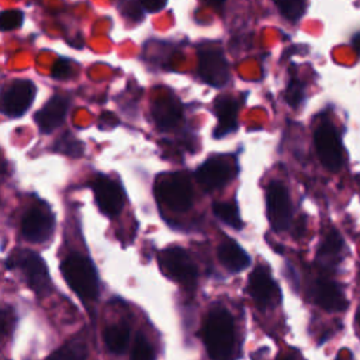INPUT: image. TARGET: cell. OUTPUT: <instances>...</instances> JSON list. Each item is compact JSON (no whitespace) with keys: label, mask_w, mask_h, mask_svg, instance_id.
Listing matches in <instances>:
<instances>
[{"label":"cell","mask_w":360,"mask_h":360,"mask_svg":"<svg viewBox=\"0 0 360 360\" xmlns=\"http://www.w3.org/2000/svg\"><path fill=\"white\" fill-rule=\"evenodd\" d=\"M217 255L221 264L232 273H239L250 264V257L233 239H224L217 249Z\"/></svg>","instance_id":"17"},{"label":"cell","mask_w":360,"mask_h":360,"mask_svg":"<svg viewBox=\"0 0 360 360\" xmlns=\"http://www.w3.org/2000/svg\"><path fill=\"white\" fill-rule=\"evenodd\" d=\"M72 68H70V62L65 60V59H59L52 69V76L56 79H66L70 76Z\"/></svg>","instance_id":"29"},{"label":"cell","mask_w":360,"mask_h":360,"mask_svg":"<svg viewBox=\"0 0 360 360\" xmlns=\"http://www.w3.org/2000/svg\"><path fill=\"white\" fill-rule=\"evenodd\" d=\"M120 1H124V3H125V1H128V0H120Z\"/></svg>","instance_id":"36"},{"label":"cell","mask_w":360,"mask_h":360,"mask_svg":"<svg viewBox=\"0 0 360 360\" xmlns=\"http://www.w3.org/2000/svg\"><path fill=\"white\" fill-rule=\"evenodd\" d=\"M159 263L165 273L181 285L191 287L198 278V269L190 253L183 248L170 246L163 249L159 253Z\"/></svg>","instance_id":"5"},{"label":"cell","mask_w":360,"mask_h":360,"mask_svg":"<svg viewBox=\"0 0 360 360\" xmlns=\"http://www.w3.org/2000/svg\"><path fill=\"white\" fill-rule=\"evenodd\" d=\"M236 173L238 166L235 159L229 156H212L195 170V180L204 190L212 191L224 187Z\"/></svg>","instance_id":"6"},{"label":"cell","mask_w":360,"mask_h":360,"mask_svg":"<svg viewBox=\"0 0 360 360\" xmlns=\"http://www.w3.org/2000/svg\"><path fill=\"white\" fill-rule=\"evenodd\" d=\"M129 335H131V329L128 325L125 323L111 325L104 330V342L112 353L120 354L127 349L129 342Z\"/></svg>","instance_id":"20"},{"label":"cell","mask_w":360,"mask_h":360,"mask_svg":"<svg viewBox=\"0 0 360 360\" xmlns=\"http://www.w3.org/2000/svg\"><path fill=\"white\" fill-rule=\"evenodd\" d=\"M248 292L260 308H269L280 302L281 291L266 266H257L248 280Z\"/></svg>","instance_id":"11"},{"label":"cell","mask_w":360,"mask_h":360,"mask_svg":"<svg viewBox=\"0 0 360 360\" xmlns=\"http://www.w3.org/2000/svg\"><path fill=\"white\" fill-rule=\"evenodd\" d=\"M352 44H353V46H354L356 52L360 55V32H357V34L353 37Z\"/></svg>","instance_id":"32"},{"label":"cell","mask_w":360,"mask_h":360,"mask_svg":"<svg viewBox=\"0 0 360 360\" xmlns=\"http://www.w3.org/2000/svg\"><path fill=\"white\" fill-rule=\"evenodd\" d=\"M13 263L20 266V269L24 271L30 287L37 295L44 297L51 292L52 283L49 271L46 263L39 255L31 250H20L17 252Z\"/></svg>","instance_id":"9"},{"label":"cell","mask_w":360,"mask_h":360,"mask_svg":"<svg viewBox=\"0 0 360 360\" xmlns=\"http://www.w3.org/2000/svg\"><path fill=\"white\" fill-rule=\"evenodd\" d=\"M139 4L146 11H159L166 6V0H139Z\"/></svg>","instance_id":"30"},{"label":"cell","mask_w":360,"mask_h":360,"mask_svg":"<svg viewBox=\"0 0 360 360\" xmlns=\"http://www.w3.org/2000/svg\"><path fill=\"white\" fill-rule=\"evenodd\" d=\"M340 360H352V357H350V356H347V357H345V359H343V356H340Z\"/></svg>","instance_id":"35"},{"label":"cell","mask_w":360,"mask_h":360,"mask_svg":"<svg viewBox=\"0 0 360 360\" xmlns=\"http://www.w3.org/2000/svg\"><path fill=\"white\" fill-rule=\"evenodd\" d=\"M311 300L326 311H345L349 305L342 288L326 277H316L309 285Z\"/></svg>","instance_id":"13"},{"label":"cell","mask_w":360,"mask_h":360,"mask_svg":"<svg viewBox=\"0 0 360 360\" xmlns=\"http://www.w3.org/2000/svg\"><path fill=\"white\" fill-rule=\"evenodd\" d=\"M212 211L215 217L233 229H240L243 222L239 215V210L235 202L231 201H217L212 204Z\"/></svg>","instance_id":"21"},{"label":"cell","mask_w":360,"mask_h":360,"mask_svg":"<svg viewBox=\"0 0 360 360\" xmlns=\"http://www.w3.org/2000/svg\"><path fill=\"white\" fill-rule=\"evenodd\" d=\"M131 360H155V350L142 333L135 338Z\"/></svg>","instance_id":"25"},{"label":"cell","mask_w":360,"mask_h":360,"mask_svg":"<svg viewBox=\"0 0 360 360\" xmlns=\"http://www.w3.org/2000/svg\"><path fill=\"white\" fill-rule=\"evenodd\" d=\"M155 194L158 201L172 211L183 212L193 204V187L184 173L162 176L156 181Z\"/></svg>","instance_id":"3"},{"label":"cell","mask_w":360,"mask_h":360,"mask_svg":"<svg viewBox=\"0 0 360 360\" xmlns=\"http://www.w3.org/2000/svg\"><path fill=\"white\" fill-rule=\"evenodd\" d=\"M198 75L214 87H222L229 79L228 63L222 52L205 49L198 53Z\"/></svg>","instance_id":"14"},{"label":"cell","mask_w":360,"mask_h":360,"mask_svg":"<svg viewBox=\"0 0 360 360\" xmlns=\"http://www.w3.org/2000/svg\"><path fill=\"white\" fill-rule=\"evenodd\" d=\"M238 104L229 96H221L215 100V114L218 117V125L214 131L215 138H222L236 128Z\"/></svg>","instance_id":"18"},{"label":"cell","mask_w":360,"mask_h":360,"mask_svg":"<svg viewBox=\"0 0 360 360\" xmlns=\"http://www.w3.org/2000/svg\"><path fill=\"white\" fill-rule=\"evenodd\" d=\"M24 14L18 10H6L0 13V31L17 30L22 25Z\"/></svg>","instance_id":"26"},{"label":"cell","mask_w":360,"mask_h":360,"mask_svg":"<svg viewBox=\"0 0 360 360\" xmlns=\"http://www.w3.org/2000/svg\"><path fill=\"white\" fill-rule=\"evenodd\" d=\"M37 94V86L28 79H13L0 89V112L10 118L24 115Z\"/></svg>","instance_id":"4"},{"label":"cell","mask_w":360,"mask_h":360,"mask_svg":"<svg viewBox=\"0 0 360 360\" xmlns=\"http://www.w3.org/2000/svg\"><path fill=\"white\" fill-rule=\"evenodd\" d=\"M69 108V100L63 96H53L51 97L46 104L41 110L37 111L34 120L41 132L49 134L56 129L60 124H63Z\"/></svg>","instance_id":"15"},{"label":"cell","mask_w":360,"mask_h":360,"mask_svg":"<svg viewBox=\"0 0 360 360\" xmlns=\"http://www.w3.org/2000/svg\"><path fill=\"white\" fill-rule=\"evenodd\" d=\"M201 336L211 360L235 359V323L232 315L224 307H214L207 314Z\"/></svg>","instance_id":"1"},{"label":"cell","mask_w":360,"mask_h":360,"mask_svg":"<svg viewBox=\"0 0 360 360\" xmlns=\"http://www.w3.org/2000/svg\"><path fill=\"white\" fill-rule=\"evenodd\" d=\"M356 323H357V328H359V335H360V308H359V311L356 312Z\"/></svg>","instance_id":"34"},{"label":"cell","mask_w":360,"mask_h":360,"mask_svg":"<svg viewBox=\"0 0 360 360\" xmlns=\"http://www.w3.org/2000/svg\"><path fill=\"white\" fill-rule=\"evenodd\" d=\"M343 246L345 243L340 233L336 229H329L319 245L318 255H316L318 263L326 269H332L338 266L342 257Z\"/></svg>","instance_id":"19"},{"label":"cell","mask_w":360,"mask_h":360,"mask_svg":"<svg viewBox=\"0 0 360 360\" xmlns=\"http://www.w3.org/2000/svg\"><path fill=\"white\" fill-rule=\"evenodd\" d=\"M359 184H360V180H359Z\"/></svg>","instance_id":"37"},{"label":"cell","mask_w":360,"mask_h":360,"mask_svg":"<svg viewBox=\"0 0 360 360\" xmlns=\"http://www.w3.org/2000/svg\"><path fill=\"white\" fill-rule=\"evenodd\" d=\"M55 150L72 158H79L83 155L84 143L76 139L72 134H63L55 143Z\"/></svg>","instance_id":"23"},{"label":"cell","mask_w":360,"mask_h":360,"mask_svg":"<svg viewBox=\"0 0 360 360\" xmlns=\"http://www.w3.org/2000/svg\"><path fill=\"white\" fill-rule=\"evenodd\" d=\"M274 3L280 13L291 21L298 20L305 8V0H274Z\"/></svg>","instance_id":"24"},{"label":"cell","mask_w":360,"mask_h":360,"mask_svg":"<svg viewBox=\"0 0 360 360\" xmlns=\"http://www.w3.org/2000/svg\"><path fill=\"white\" fill-rule=\"evenodd\" d=\"M55 229V217L46 204L31 207L21 222L22 236L34 243L46 242Z\"/></svg>","instance_id":"10"},{"label":"cell","mask_w":360,"mask_h":360,"mask_svg":"<svg viewBox=\"0 0 360 360\" xmlns=\"http://www.w3.org/2000/svg\"><path fill=\"white\" fill-rule=\"evenodd\" d=\"M91 188L101 212L108 217H115L121 212L124 205V193L118 183L101 174L93 180Z\"/></svg>","instance_id":"12"},{"label":"cell","mask_w":360,"mask_h":360,"mask_svg":"<svg viewBox=\"0 0 360 360\" xmlns=\"http://www.w3.org/2000/svg\"><path fill=\"white\" fill-rule=\"evenodd\" d=\"M183 117L180 101L173 96L158 97L152 104V118L158 128L163 131L173 129Z\"/></svg>","instance_id":"16"},{"label":"cell","mask_w":360,"mask_h":360,"mask_svg":"<svg viewBox=\"0 0 360 360\" xmlns=\"http://www.w3.org/2000/svg\"><path fill=\"white\" fill-rule=\"evenodd\" d=\"M276 360H298V357H297V354H294V353L285 352V353H281Z\"/></svg>","instance_id":"31"},{"label":"cell","mask_w":360,"mask_h":360,"mask_svg":"<svg viewBox=\"0 0 360 360\" xmlns=\"http://www.w3.org/2000/svg\"><path fill=\"white\" fill-rule=\"evenodd\" d=\"M15 316L10 309H0V335H8L13 332Z\"/></svg>","instance_id":"28"},{"label":"cell","mask_w":360,"mask_h":360,"mask_svg":"<svg viewBox=\"0 0 360 360\" xmlns=\"http://www.w3.org/2000/svg\"><path fill=\"white\" fill-rule=\"evenodd\" d=\"M304 98V87L297 77H291L285 90V100L291 107H297Z\"/></svg>","instance_id":"27"},{"label":"cell","mask_w":360,"mask_h":360,"mask_svg":"<svg viewBox=\"0 0 360 360\" xmlns=\"http://www.w3.org/2000/svg\"><path fill=\"white\" fill-rule=\"evenodd\" d=\"M314 142L321 163L328 170L338 172L343 166V148L335 127L322 122L314 134Z\"/></svg>","instance_id":"8"},{"label":"cell","mask_w":360,"mask_h":360,"mask_svg":"<svg viewBox=\"0 0 360 360\" xmlns=\"http://www.w3.org/2000/svg\"><path fill=\"white\" fill-rule=\"evenodd\" d=\"M266 212L271 228L284 231L291 221V200L283 181L273 180L266 187Z\"/></svg>","instance_id":"7"},{"label":"cell","mask_w":360,"mask_h":360,"mask_svg":"<svg viewBox=\"0 0 360 360\" xmlns=\"http://www.w3.org/2000/svg\"><path fill=\"white\" fill-rule=\"evenodd\" d=\"M62 274L69 287L83 300H94L98 294V277L93 263L79 255L68 256L60 266Z\"/></svg>","instance_id":"2"},{"label":"cell","mask_w":360,"mask_h":360,"mask_svg":"<svg viewBox=\"0 0 360 360\" xmlns=\"http://www.w3.org/2000/svg\"><path fill=\"white\" fill-rule=\"evenodd\" d=\"M207 4H210V6H212V7H219V6H222L224 4V1L225 0H204Z\"/></svg>","instance_id":"33"},{"label":"cell","mask_w":360,"mask_h":360,"mask_svg":"<svg viewBox=\"0 0 360 360\" xmlns=\"http://www.w3.org/2000/svg\"><path fill=\"white\" fill-rule=\"evenodd\" d=\"M89 354L87 346L80 340H72L55 350L46 360H86Z\"/></svg>","instance_id":"22"}]
</instances>
